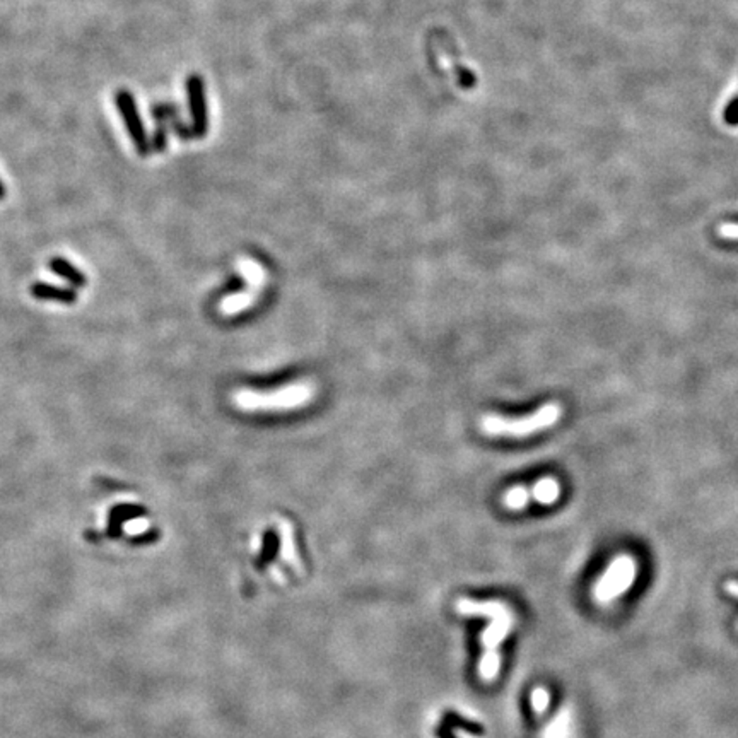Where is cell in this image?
Wrapping results in <instances>:
<instances>
[{"instance_id":"4","label":"cell","mask_w":738,"mask_h":738,"mask_svg":"<svg viewBox=\"0 0 738 738\" xmlns=\"http://www.w3.org/2000/svg\"><path fill=\"white\" fill-rule=\"evenodd\" d=\"M115 106L118 109V115L122 118L128 132V137H130L132 144H134L135 151L141 157L151 156V144H149V134L146 130V125L139 112L137 101H135L134 94L128 89H118L115 93Z\"/></svg>"},{"instance_id":"11","label":"cell","mask_w":738,"mask_h":738,"mask_svg":"<svg viewBox=\"0 0 738 738\" xmlns=\"http://www.w3.org/2000/svg\"><path fill=\"white\" fill-rule=\"evenodd\" d=\"M255 302H256V294L249 293V291L234 293L222 299L221 312L224 313V315L233 316V315H238V313L245 312V309H249L253 305H255Z\"/></svg>"},{"instance_id":"5","label":"cell","mask_w":738,"mask_h":738,"mask_svg":"<svg viewBox=\"0 0 738 738\" xmlns=\"http://www.w3.org/2000/svg\"><path fill=\"white\" fill-rule=\"evenodd\" d=\"M187 98L188 106H190V118H192V132L195 139H203L209 132V113H207V100H206V84L203 79L199 74H190L187 77Z\"/></svg>"},{"instance_id":"3","label":"cell","mask_w":738,"mask_h":738,"mask_svg":"<svg viewBox=\"0 0 738 738\" xmlns=\"http://www.w3.org/2000/svg\"><path fill=\"white\" fill-rule=\"evenodd\" d=\"M638 576V564L631 555L620 554L608 564L605 573L598 578L593 595L600 604H608L614 598L624 595L634 585Z\"/></svg>"},{"instance_id":"18","label":"cell","mask_w":738,"mask_h":738,"mask_svg":"<svg viewBox=\"0 0 738 738\" xmlns=\"http://www.w3.org/2000/svg\"><path fill=\"white\" fill-rule=\"evenodd\" d=\"M567 730H569V718L566 713H562L551 723L548 730L545 732V738H566Z\"/></svg>"},{"instance_id":"16","label":"cell","mask_w":738,"mask_h":738,"mask_svg":"<svg viewBox=\"0 0 738 738\" xmlns=\"http://www.w3.org/2000/svg\"><path fill=\"white\" fill-rule=\"evenodd\" d=\"M499 665H501V658L498 651H486L480 661V677L484 680H494L499 673Z\"/></svg>"},{"instance_id":"12","label":"cell","mask_w":738,"mask_h":738,"mask_svg":"<svg viewBox=\"0 0 738 738\" xmlns=\"http://www.w3.org/2000/svg\"><path fill=\"white\" fill-rule=\"evenodd\" d=\"M31 294L38 299H53V301L72 305L75 301V293L72 289L53 287L50 284H35L31 287Z\"/></svg>"},{"instance_id":"21","label":"cell","mask_w":738,"mask_h":738,"mask_svg":"<svg viewBox=\"0 0 738 738\" xmlns=\"http://www.w3.org/2000/svg\"><path fill=\"white\" fill-rule=\"evenodd\" d=\"M723 118L730 127H737L738 125V96L733 98L728 105H726L725 113H723Z\"/></svg>"},{"instance_id":"2","label":"cell","mask_w":738,"mask_h":738,"mask_svg":"<svg viewBox=\"0 0 738 738\" xmlns=\"http://www.w3.org/2000/svg\"><path fill=\"white\" fill-rule=\"evenodd\" d=\"M562 405L558 402H548L540 405L533 414L525 415V417H505L498 414L484 415L480 421V429L484 434L492 438H521L532 436V434L542 433L545 429H551L559 419H562Z\"/></svg>"},{"instance_id":"14","label":"cell","mask_w":738,"mask_h":738,"mask_svg":"<svg viewBox=\"0 0 738 738\" xmlns=\"http://www.w3.org/2000/svg\"><path fill=\"white\" fill-rule=\"evenodd\" d=\"M50 268L55 272V274H59L60 277L67 279V281H69L74 287H82L86 284L84 274H81V272H79L74 265L66 262L63 259H52Z\"/></svg>"},{"instance_id":"20","label":"cell","mask_w":738,"mask_h":738,"mask_svg":"<svg viewBox=\"0 0 738 738\" xmlns=\"http://www.w3.org/2000/svg\"><path fill=\"white\" fill-rule=\"evenodd\" d=\"M168 127L169 132H173L180 141H192V139H195L190 125L185 123L181 118H175L171 120V122H168Z\"/></svg>"},{"instance_id":"23","label":"cell","mask_w":738,"mask_h":738,"mask_svg":"<svg viewBox=\"0 0 738 738\" xmlns=\"http://www.w3.org/2000/svg\"><path fill=\"white\" fill-rule=\"evenodd\" d=\"M725 592L728 593L730 597L738 598V581H728V583H726Z\"/></svg>"},{"instance_id":"15","label":"cell","mask_w":738,"mask_h":738,"mask_svg":"<svg viewBox=\"0 0 738 738\" xmlns=\"http://www.w3.org/2000/svg\"><path fill=\"white\" fill-rule=\"evenodd\" d=\"M151 118L156 123H168L175 118H181L180 106L173 103H156L149 108Z\"/></svg>"},{"instance_id":"17","label":"cell","mask_w":738,"mask_h":738,"mask_svg":"<svg viewBox=\"0 0 738 738\" xmlns=\"http://www.w3.org/2000/svg\"><path fill=\"white\" fill-rule=\"evenodd\" d=\"M168 139H169V127L168 123H156V128L151 134L149 144H151V153L162 154L168 149Z\"/></svg>"},{"instance_id":"1","label":"cell","mask_w":738,"mask_h":738,"mask_svg":"<svg viewBox=\"0 0 738 738\" xmlns=\"http://www.w3.org/2000/svg\"><path fill=\"white\" fill-rule=\"evenodd\" d=\"M316 387L309 380L294 381L277 390L243 388L234 393V403L243 412H289L306 407L313 400Z\"/></svg>"},{"instance_id":"10","label":"cell","mask_w":738,"mask_h":738,"mask_svg":"<svg viewBox=\"0 0 738 738\" xmlns=\"http://www.w3.org/2000/svg\"><path fill=\"white\" fill-rule=\"evenodd\" d=\"M458 610L461 612V614H467V615H474V614H480L484 617H489V619H492V617H499V615H505V614H509L508 607L502 604H499V601H487V604H477V601H470V600H460L458 601Z\"/></svg>"},{"instance_id":"6","label":"cell","mask_w":738,"mask_h":738,"mask_svg":"<svg viewBox=\"0 0 738 738\" xmlns=\"http://www.w3.org/2000/svg\"><path fill=\"white\" fill-rule=\"evenodd\" d=\"M236 268L241 274V277L246 281V286H248L249 293L256 294V296L262 294L265 284H267V279H268L267 270L263 268V265L256 262V260L248 259V256H246V259L243 256V259L238 260Z\"/></svg>"},{"instance_id":"22","label":"cell","mask_w":738,"mask_h":738,"mask_svg":"<svg viewBox=\"0 0 738 738\" xmlns=\"http://www.w3.org/2000/svg\"><path fill=\"white\" fill-rule=\"evenodd\" d=\"M718 236L726 241H738V222H728L718 228Z\"/></svg>"},{"instance_id":"8","label":"cell","mask_w":738,"mask_h":738,"mask_svg":"<svg viewBox=\"0 0 738 738\" xmlns=\"http://www.w3.org/2000/svg\"><path fill=\"white\" fill-rule=\"evenodd\" d=\"M530 494H532L533 501L539 505L551 506L561 498V484L554 477H542L530 487Z\"/></svg>"},{"instance_id":"13","label":"cell","mask_w":738,"mask_h":738,"mask_svg":"<svg viewBox=\"0 0 738 738\" xmlns=\"http://www.w3.org/2000/svg\"><path fill=\"white\" fill-rule=\"evenodd\" d=\"M502 506L511 511H521L528 506V502L532 501V494H530V487L525 486H514L505 492L502 495Z\"/></svg>"},{"instance_id":"7","label":"cell","mask_w":738,"mask_h":738,"mask_svg":"<svg viewBox=\"0 0 738 738\" xmlns=\"http://www.w3.org/2000/svg\"><path fill=\"white\" fill-rule=\"evenodd\" d=\"M511 624H513V617H511V614L492 617L489 627H487L482 634V643L484 646H486V651H495L499 643L508 636Z\"/></svg>"},{"instance_id":"24","label":"cell","mask_w":738,"mask_h":738,"mask_svg":"<svg viewBox=\"0 0 738 738\" xmlns=\"http://www.w3.org/2000/svg\"><path fill=\"white\" fill-rule=\"evenodd\" d=\"M6 199V185L2 183V180H0V200Z\"/></svg>"},{"instance_id":"19","label":"cell","mask_w":738,"mask_h":738,"mask_svg":"<svg viewBox=\"0 0 738 738\" xmlns=\"http://www.w3.org/2000/svg\"><path fill=\"white\" fill-rule=\"evenodd\" d=\"M532 707L533 711H535L537 714H544L545 711H547L548 704H551V694H548L547 689L544 687H537L535 691L532 692Z\"/></svg>"},{"instance_id":"9","label":"cell","mask_w":738,"mask_h":738,"mask_svg":"<svg viewBox=\"0 0 738 738\" xmlns=\"http://www.w3.org/2000/svg\"><path fill=\"white\" fill-rule=\"evenodd\" d=\"M279 532H281V558L284 559V562H287L291 567H294L298 573H302V564L298 558L296 544H294V532L289 521H279Z\"/></svg>"}]
</instances>
